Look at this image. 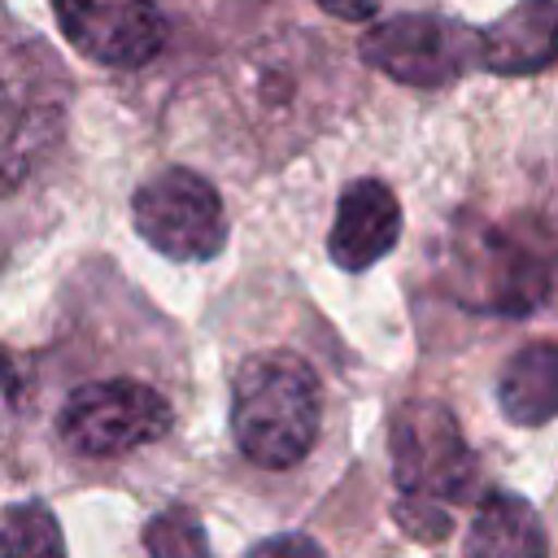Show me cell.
I'll use <instances>...</instances> for the list:
<instances>
[{"mask_svg":"<svg viewBox=\"0 0 558 558\" xmlns=\"http://www.w3.org/2000/svg\"><path fill=\"white\" fill-rule=\"evenodd\" d=\"M388 453L397 484V519L418 541L449 532V506H462L480 480L475 453L440 401H401L388 418Z\"/></svg>","mask_w":558,"mask_h":558,"instance_id":"6da1fadb","label":"cell"},{"mask_svg":"<svg viewBox=\"0 0 558 558\" xmlns=\"http://www.w3.org/2000/svg\"><path fill=\"white\" fill-rule=\"evenodd\" d=\"M318 375L288 349L253 353L231 379V436L266 471L296 466L318 440Z\"/></svg>","mask_w":558,"mask_h":558,"instance_id":"7a4b0ae2","label":"cell"},{"mask_svg":"<svg viewBox=\"0 0 558 558\" xmlns=\"http://www.w3.org/2000/svg\"><path fill=\"white\" fill-rule=\"evenodd\" d=\"M70 105V74L44 44L0 57V196L17 192L57 148Z\"/></svg>","mask_w":558,"mask_h":558,"instance_id":"3957f363","label":"cell"},{"mask_svg":"<svg viewBox=\"0 0 558 558\" xmlns=\"http://www.w3.org/2000/svg\"><path fill=\"white\" fill-rule=\"evenodd\" d=\"M170 401L140 379H96L65 397L57 436L78 458H122L170 432Z\"/></svg>","mask_w":558,"mask_h":558,"instance_id":"277c9868","label":"cell"},{"mask_svg":"<svg viewBox=\"0 0 558 558\" xmlns=\"http://www.w3.org/2000/svg\"><path fill=\"white\" fill-rule=\"evenodd\" d=\"M449 288L480 314H532L549 292V270L501 227L458 222L449 231Z\"/></svg>","mask_w":558,"mask_h":558,"instance_id":"5b68a950","label":"cell"},{"mask_svg":"<svg viewBox=\"0 0 558 558\" xmlns=\"http://www.w3.org/2000/svg\"><path fill=\"white\" fill-rule=\"evenodd\" d=\"M135 231L170 262H209L227 244V209L214 183L187 166H166L131 196Z\"/></svg>","mask_w":558,"mask_h":558,"instance_id":"8992f818","label":"cell"},{"mask_svg":"<svg viewBox=\"0 0 558 558\" xmlns=\"http://www.w3.org/2000/svg\"><path fill=\"white\" fill-rule=\"evenodd\" d=\"M357 52L371 70L405 87H449L480 65V31L436 13H397L375 22Z\"/></svg>","mask_w":558,"mask_h":558,"instance_id":"52a82bcc","label":"cell"},{"mask_svg":"<svg viewBox=\"0 0 558 558\" xmlns=\"http://www.w3.org/2000/svg\"><path fill=\"white\" fill-rule=\"evenodd\" d=\"M74 52L109 70L148 65L166 48V17L153 0H48Z\"/></svg>","mask_w":558,"mask_h":558,"instance_id":"ba28073f","label":"cell"},{"mask_svg":"<svg viewBox=\"0 0 558 558\" xmlns=\"http://www.w3.org/2000/svg\"><path fill=\"white\" fill-rule=\"evenodd\" d=\"M397 235H401V205L392 187L379 179H353L340 192L327 253L340 270H371L384 253H392Z\"/></svg>","mask_w":558,"mask_h":558,"instance_id":"9c48e42d","label":"cell"},{"mask_svg":"<svg viewBox=\"0 0 558 558\" xmlns=\"http://www.w3.org/2000/svg\"><path fill=\"white\" fill-rule=\"evenodd\" d=\"M480 65L493 74H541L558 65V0H519L480 31Z\"/></svg>","mask_w":558,"mask_h":558,"instance_id":"30bf717a","label":"cell"},{"mask_svg":"<svg viewBox=\"0 0 558 558\" xmlns=\"http://www.w3.org/2000/svg\"><path fill=\"white\" fill-rule=\"evenodd\" d=\"M462 558H549V536L519 493H488L475 506Z\"/></svg>","mask_w":558,"mask_h":558,"instance_id":"8fae6325","label":"cell"},{"mask_svg":"<svg viewBox=\"0 0 558 558\" xmlns=\"http://www.w3.org/2000/svg\"><path fill=\"white\" fill-rule=\"evenodd\" d=\"M497 405L519 427H541L558 418V344L536 340L523 344L497 379Z\"/></svg>","mask_w":558,"mask_h":558,"instance_id":"7c38bea8","label":"cell"},{"mask_svg":"<svg viewBox=\"0 0 558 558\" xmlns=\"http://www.w3.org/2000/svg\"><path fill=\"white\" fill-rule=\"evenodd\" d=\"M0 558H65L57 514L39 501L9 506L0 519Z\"/></svg>","mask_w":558,"mask_h":558,"instance_id":"4fadbf2b","label":"cell"},{"mask_svg":"<svg viewBox=\"0 0 558 558\" xmlns=\"http://www.w3.org/2000/svg\"><path fill=\"white\" fill-rule=\"evenodd\" d=\"M144 554L148 558H214L201 519L187 506H166L144 527Z\"/></svg>","mask_w":558,"mask_h":558,"instance_id":"5bb4252c","label":"cell"},{"mask_svg":"<svg viewBox=\"0 0 558 558\" xmlns=\"http://www.w3.org/2000/svg\"><path fill=\"white\" fill-rule=\"evenodd\" d=\"M248 558H327V549L305 532H279L248 549Z\"/></svg>","mask_w":558,"mask_h":558,"instance_id":"9a60e30c","label":"cell"},{"mask_svg":"<svg viewBox=\"0 0 558 558\" xmlns=\"http://www.w3.org/2000/svg\"><path fill=\"white\" fill-rule=\"evenodd\" d=\"M318 9H327L331 17H349V22H362V17H375L379 0H314Z\"/></svg>","mask_w":558,"mask_h":558,"instance_id":"2e32d148","label":"cell"}]
</instances>
